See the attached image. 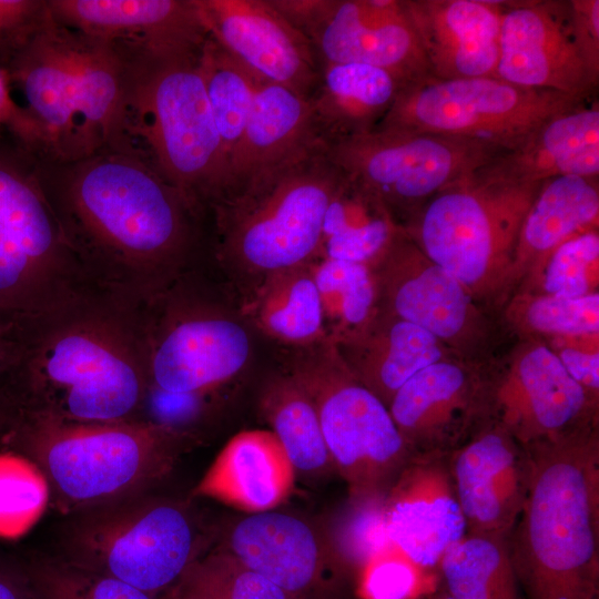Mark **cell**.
I'll list each match as a JSON object with an SVG mask.
<instances>
[{
    "label": "cell",
    "mask_w": 599,
    "mask_h": 599,
    "mask_svg": "<svg viewBox=\"0 0 599 599\" xmlns=\"http://www.w3.org/2000/svg\"><path fill=\"white\" fill-rule=\"evenodd\" d=\"M496 78L577 98L595 93L576 41L569 0L505 1Z\"/></svg>",
    "instance_id": "cell-17"
},
{
    "label": "cell",
    "mask_w": 599,
    "mask_h": 599,
    "mask_svg": "<svg viewBox=\"0 0 599 599\" xmlns=\"http://www.w3.org/2000/svg\"><path fill=\"white\" fill-rule=\"evenodd\" d=\"M70 297L45 278L0 225V314L30 321L61 308Z\"/></svg>",
    "instance_id": "cell-41"
},
{
    "label": "cell",
    "mask_w": 599,
    "mask_h": 599,
    "mask_svg": "<svg viewBox=\"0 0 599 599\" xmlns=\"http://www.w3.org/2000/svg\"><path fill=\"white\" fill-rule=\"evenodd\" d=\"M485 173L520 183L558 176H599V103L591 97L557 113L517 145L495 152L479 166Z\"/></svg>",
    "instance_id": "cell-25"
},
{
    "label": "cell",
    "mask_w": 599,
    "mask_h": 599,
    "mask_svg": "<svg viewBox=\"0 0 599 599\" xmlns=\"http://www.w3.org/2000/svg\"><path fill=\"white\" fill-rule=\"evenodd\" d=\"M199 68L221 140L229 192L260 78L226 52L211 35L201 49Z\"/></svg>",
    "instance_id": "cell-37"
},
{
    "label": "cell",
    "mask_w": 599,
    "mask_h": 599,
    "mask_svg": "<svg viewBox=\"0 0 599 599\" xmlns=\"http://www.w3.org/2000/svg\"><path fill=\"white\" fill-rule=\"evenodd\" d=\"M576 41L589 79L599 81V0H569Z\"/></svg>",
    "instance_id": "cell-47"
},
{
    "label": "cell",
    "mask_w": 599,
    "mask_h": 599,
    "mask_svg": "<svg viewBox=\"0 0 599 599\" xmlns=\"http://www.w3.org/2000/svg\"><path fill=\"white\" fill-rule=\"evenodd\" d=\"M488 419L526 448L599 428V398L537 339H518L487 365Z\"/></svg>",
    "instance_id": "cell-14"
},
{
    "label": "cell",
    "mask_w": 599,
    "mask_h": 599,
    "mask_svg": "<svg viewBox=\"0 0 599 599\" xmlns=\"http://www.w3.org/2000/svg\"><path fill=\"white\" fill-rule=\"evenodd\" d=\"M20 106L11 95V84L7 71L0 68V126L8 128L14 122Z\"/></svg>",
    "instance_id": "cell-50"
},
{
    "label": "cell",
    "mask_w": 599,
    "mask_h": 599,
    "mask_svg": "<svg viewBox=\"0 0 599 599\" xmlns=\"http://www.w3.org/2000/svg\"><path fill=\"white\" fill-rule=\"evenodd\" d=\"M336 348L354 376L387 407L418 370L457 357L425 329L380 307L363 332Z\"/></svg>",
    "instance_id": "cell-29"
},
{
    "label": "cell",
    "mask_w": 599,
    "mask_h": 599,
    "mask_svg": "<svg viewBox=\"0 0 599 599\" xmlns=\"http://www.w3.org/2000/svg\"><path fill=\"white\" fill-rule=\"evenodd\" d=\"M53 599H78L70 590H68L60 581L55 583Z\"/></svg>",
    "instance_id": "cell-53"
},
{
    "label": "cell",
    "mask_w": 599,
    "mask_h": 599,
    "mask_svg": "<svg viewBox=\"0 0 599 599\" xmlns=\"http://www.w3.org/2000/svg\"><path fill=\"white\" fill-rule=\"evenodd\" d=\"M319 144L308 99L260 78L224 197Z\"/></svg>",
    "instance_id": "cell-28"
},
{
    "label": "cell",
    "mask_w": 599,
    "mask_h": 599,
    "mask_svg": "<svg viewBox=\"0 0 599 599\" xmlns=\"http://www.w3.org/2000/svg\"><path fill=\"white\" fill-rule=\"evenodd\" d=\"M191 271L141 304L150 387L204 397L248 365L252 342L243 321Z\"/></svg>",
    "instance_id": "cell-9"
},
{
    "label": "cell",
    "mask_w": 599,
    "mask_h": 599,
    "mask_svg": "<svg viewBox=\"0 0 599 599\" xmlns=\"http://www.w3.org/2000/svg\"><path fill=\"white\" fill-rule=\"evenodd\" d=\"M227 551L282 589L305 599L329 581L341 566L329 541L298 517L285 512L251 514L230 532Z\"/></svg>",
    "instance_id": "cell-24"
},
{
    "label": "cell",
    "mask_w": 599,
    "mask_h": 599,
    "mask_svg": "<svg viewBox=\"0 0 599 599\" xmlns=\"http://www.w3.org/2000/svg\"><path fill=\"white\" fill-rule=\"evenodd\" d=\"M52 19L81 34L159 54L201 51L209 31L197 0H47Z\"/></svg>",
    "instance_id": "cell-21"
},
{
    "label": "cell",
    "mask_w": 599,
    "mask_h": 599,
    "mask_svg": "<svg viewBox=\"0 0 599 599\" xmlns=\"http://www.w3.org/2000/svg\"><path fill=\"white\" fill-rule=\"evenodd\" d=\"M18 414V405L12 396L0 392V429L12 427Z\"/></svg>",
    "instance_id": "cell-51"
},
{
    "label": "cell",
    "mask_w": 599,
    "mask_h": 599,
    "mask_svg": "<svg viewBox=\"0 0 599 599\" xmlns=\"http://www.w3.org/2000/svg\"><path fill=\"white\" fill-rule=\"evenodd\" d=\"M598 177L569 175L544 182L519 230L509 296L536 263L569 237L598 229Z\"/></svg>",
    "instance_id": "cell-31"
},
{
    "label": "cell",
    "mask_w": 599,
    "mask_h": 599,
    "mask_svg": "<svg viewBox=\"0 0 599 599\" xmlns=\"http://www.w3.org/2000/svg\"><path fill=\"white\" fill-rule=\"evenodd\" d=\"M495 152L476 141L384 128L325 145L328 160L375 194L400 226Z\"/></svg>",
    "instance_id": "cell-12"
},
{
    "label": "cell",
    "mask_w": 599,
    "mask_h": 599,
    "mask_svg": "<svg viewBox=\"0 0 599 599\" xmlns=\"http://www.w3.org/2000/svg\"><path fill=\"white\" fill-rule=\"evenodd\" d=\"M343 173L316 145L209 209L213 253L250 288L318 256L329 199Z\"/></svg>",
    "instance_id": "cell-6"
},
{
    "label": "cell",
    "mask_w": 599,
    "mask_h": 599,
    "mask_svg": "<svg viewBox=\"0 0 599 599\" xmlns=\"http://www.w3.org/2000/svg\"><path fill=\"white\" fill-rule=\"evenodd\" d=\"M30 322L0 314V392L13 397L18 393Z\"/></svg>",
    "instance_id": "cell-46"
},
{
    "label": "cell",
    "mask_w": 599,
    "mask_h": 599,
    "mask_svg": "<svg viewBox=\"0 0 599 599\" xmlns=\"http://www.w3.org/2000/svg\"><path fill=\"white\" fill-rule=\"evenodd\" d=\"M530 484L508 536L526 599H599V428L527 448Z\"/></svg>",
    "instance_id": "cell-4"
},
{
    "label": "cell",
    "mask_w": 599,
    "mask_h": 599,
    "mask_svg": "<svg viewBox=\"0 0 599 599\" xmlns=\"http://www.w3.org/2000/svg\"><path fill=\"white\" fill-rule=\"evenodd\" d=\"M500 313L518 339L599 349V292L577 298L517 292Z\"/></svg>",
    "instance_id": "cell-34"
},
{
    "label": "cell",
    "mask_w": 599,
    "mask_h": 599,
    "mask_svg": "<svg viewBox=\"0 0 599 599\" xmlns=\"http://www.w3.org/2000/svg\"><path fill=\"white\" fill-rule=\"evenodd\" d=\"M85 546L106 575L150 596L175 583L194 560L191 524L170 505L115 516L90 531Z\"/></svg>",
    "instance_id": "cell-20"
},
{
    "label": "cell",
    "mask_w": 599,
    "mask_h": 599,
    "mask_svg": "<svg viewBox=\"0 0 599 599\" xmlns=\"http://www.w3.org/2000/svg\"><path fill=\"white\" fill-rule=\"evenodd\" d=\"M541 184L504 180L477 167L436 193L402 229L497 315L510 294L522 220Z\"/></svg>",
    "instance_id": "cell-7"
},
{
    "label": "cell",
    "mask_w": 599,
    "mask_h": 599,
    "mask_svg": "<svg viewBox=\"0 0 599 599\" xmlns=\"http://www.w3.org/2000/svg\"><path fill=\"white\" fill-rule=\"evenodd\" d=\"M427 599H455V598L449 596L447 592L441 591L439 593H432L430 597Z\"/></svg>",
    "instance_id": "cell-54"
},
{
    "label": "cell",
    "mask_w": 599,
    "mask_h": 599,
    "mask_svg": "<svg viewBox=\"0 0 599 599\" xmlns=\"http://www.w3.org/2000/svg\"><path fill=\"white\" fill-rule=\"evenodd\" d=\"M598 284L599 233L593 229L549 252L525 274L514 293L577 298L598 293Z\"/></svg>",
    "instance_id": "cell-39"
},
{
    "label": "cell",
    "mask_w": 599,
    "mask_h": 599,
    "mask_svg": "<svg viewBox=\"0 0 599 599\" xmlns=\"http://www.w3.org/2000/svg\"><path fill=\"white\" fill-rule=\"evenodd\" d=\"M432 77L496 78L505 1L402 0Z\"/></svg>",
    "instance_id": "cell-23"
},
{
    "label": "cell",
    "mask_w": 599,
    "mask_h": 599,
    "mask_svg": "<svg viewBox=\"0 0 599 599\" xmlns=\"http://www.w3.org/2000/svg\"><path fill=\"white\" fill-rule=\"evenodd\" d=\"M0 225L61 292L70 297L98 292L83 274L20 153L16 160L0 158Z\"/></svg>",
    "instance_id": "cell-26"
},
{
    "label": "cell",
    "mask_w": 599,
    "mask_h": 599,
    "mask_svg": "<svg viewBox=\"0 0 599 599\" xmlns=\"http://www.w3.org/2000/svg\"><path fill=\"white\" fill-rule=\"evenodd\" d=\"M586 99L498 78L427 77L404 85L375 128L458 138L502 151Z\"/></svg>",
    "instance_id": "cell-11"
},
{
    "label": "cell",
    "mask_w": 599,
    "mask_h": 599,
    "mask_svg": "<svg viewBox=\"0 0 599 599\" xmlns=\"http://www.w3.org/2000/svg\"><path fill=\"white\" fill-rule=\"evenodd\" d=\"M402 88L392 73L380 68L321 64L318 84L308 99L319 139L326 145L373 130Z\"/></svg>",
    "instance_id": "cell-30"
},
{
    "label": "cell",
    "mask_w": 599,
    "mask_h": 599,
    "mask_svg": "<svg viewBox=\"0 0 599 599\" xmlns=\"http://www.w3.org/2000/svg\"><path fill=\"white\" fill-rule=\"evenodd\" d=\"M295 471L271 429L242 430L216 455L194 495L251 514L270 511L291 496Z\"/></svg>",
    "instance_id": "cell-27"
},
{
    "label": "cell",
    "mask_w": 599,
    "mask_h": 599,
    "mask_svg": "<svg viewBox=\"0 0 599 599\" xmlns=\"http://www.w3.org/2000/svg\"><path fill=\"white\" fill-rule=\"evenodd\" d=\"M242 315L263 335L295 349L327 341L311 264L263 278L250 288Z\"/></svg>",
    "instance_id": "cell-32"
},
{
    "label": "cell",
    "mask_w": 599,
    "mask_h": 599,
    "mask_svg": "<svg viewBox=\"0 0 599 599\" xmlns=\"http://www.w3.org/2000/svg\"><path fill=\"white\" fill-rule=\"evenodd\" d=\"M48 501L49 483L39 465L13 451L0 453V538L27 534Z\"/></svg>",
    "instance_id": "cell-42"
},
{
    "label": "cell",
    "mask_w": 599,
    "mask_h": 599,
    "mask_svg": "<svg viewBox=\"0 0 599 599\" xmlns=\"http://www.w3.org/2000/svg\"><path fill=\"white\" fill-rule=\"evenodd\" d=\"M296 351L287 373L311 397L349 497L386 494L414 457L388 407L354 376L334 344Z\"/></svg>",
    "instance_id": "cell-10"
},
{
    "label": "cell",
    "mask_w": 599,
    "mask_h": 599,
    "mask_svg": "<svg viewBox=\"0 0 599 599\" xmlns=\"http://www.w3.org/2000/svg\"><path fill=\"white\" fill-rule=\"evenodd\" d=\"M114 48L122 92L109 149L131 154L209 209L227 192V171L197 53L159 54Z\"/></svg>",
    "instance_id": "cell-5"
},
{
    "label": "cell",
    "mask_w": 599,
    "mask_h": 599,
    "mask_svg": "<svg viewBox=\"0 0 599 599\" xmlns=\"http://www.w3.org/2000/svg\"><path fill=\"white\" fill-rule=\"evenodd\" d=\"M4 70L26 101L9 128L23 156L69 162L110 148L123 73L111 43L68 29L50 14Z\"/></svg>",
    "instance_id": "cell-3"
},
{
    "label": "cell",
    "mask_w": 599,
    "mask_h": 599,
    "mask_svg": "<svg viewBox=\"0 0 599 599\" xmlns=\"http://www.w3.org/2000/svg\"><path fill=\"white\" fill-rule=\"evenodd\" d=\"M172 599H290L230 551L194 559L176 580Z\"/></svg>",
    "instance_id": "cell-40"
},
{
    "label": "cell",
    "mask_w": 599,
    "mask_h": 599,
    "mask_svg": "<svg viewBox=\"0 0 599 599\" xmlns=\"http://www.w3.org/2000/svg\"><path fill=\"white\" fill-rule=\"evenodd\" d=\"M388 410L413 456H446L487 419V365L445 358L418 370Z\"/></svg>",
    "instance_id": "cell-16"
},
{
    "label": "cell",
    "mask_w": 599,
    "mask_h": 599,
    "mask_svg": "<svg viewBox=\"0 0 599 599\" xmlns=\"http://www.w3.org/2000/svg\"><path fill=\"white\" fill-rule=\"evenodd\" d=\"M385 514L389 541L418 567L437 569L467 532L448 455L414 456L388 488Z\"/></svg>",
    "instance_id": "cell-22"
},
{
    "label": "cell",
    "mask_w": 599,
    "mask_h": 599,
    "mask_svg": "<svg viewBox=\"0 0 599 599\" xmlns=\"http://www.w3.org/2000/svg\"><path fill=\"white\" fill-rule=\"evenodd\" d=\"M385 496L349 497L329 541L342 567L359 572L390 542L386 529Z\"/></svg>",
    "instance_id": "cell-43"
},
{
    "label": "cell",
    "mask_w": 599,
    "mask_h": 599,
    "mask_svg": "<svg viewBox=\"0 0 599 599\" xmlns=\"http://www.w3.org/2000/svg\"><path fill=\"white\" fill-rule=\"evenodd\" d=\"M67 499L87 502L134 487L164 469L174 428L149 419L83 422L20 409L10 429Z\"/></svg>",
    "instance_id": "cell-8"
},
{
    "label": "cell",
    "mask_w": 599,
    "mask_h": 599,
    "mask_svg": "<svg viewBox=\"0 0 599 599\" xmlns=\"http://www.w3.org/2000/svg\"><path fill=\"white\" fill-rule=\"evenodd\" d=\"M373 268L382 309L425 329L464 361L488 365L497 357L501 337L497 315L403 229Z\"/></svg>",
    "instance_id": "cell-13"
},
{
    "label": "cell",
    "mask_w": 599,
    "mask_h": 599,
    "mask_svg": "<svg viewBox=\"0 0 599 599\" xmlns=\"http://www.w3.org/2000/svg\"><path fill=\"white\" fill-rule=\"evenodd\" d=\"M60 582L78 599H152L149 593L109 575L72 577Z\"/></svg>",
    "instance_id": "cell-48"
},
{
    "label": "cell",
    "mask_w": 599,
    "mask_h": 599,
    "mask_svg": "<svg viewBox=\"0 0 599 599\" xmlns=\"http://www.w3.org/2000/svg\"><path fill=\"white\" fill-rule=\"evenodd\" d=\"M448 465L467 531L509 535L530 484L529 450L487 419L448 455Z\"/></svg>",
    "instance_id": "cell-19"
},
{
    "label": "cell",
    "mask_w": 599,
    "mask_h": 599,
    "mask_svg": "<svg viewBox=\"0 0 599 599\" xmlns=\"http://www.w3.org/2000/svg\"><path fill=\"white\" fill-rule=\"evenodd\" d=\"M150 387L141 304L95 292L32 321L22 409L67 419H138Z\"/></svg>",
    "instance_id": "cell-2"
},
{
    "label": "cell",
    "mask_w": 599,
    "mask_h": 599,
    "mask_svg": "<svg viewBox=\"0 0 599 599\" xmlns=\"http://www.w3.org/2000/svg\"><path fill=\"white\" fill-rule=\"evenodd\" d=\"M327 342L341 345L363 332L379 312L372 266L326 257L311 263Z\"/></svg>",
    "instance_id": "cell-38"
},
{
    "label": "cell",
    "mask_w": 599,
    "mask_h": 599,
    "mask_svg": "<svg viewBox=\"0 0 599 599\" xmlns=\"http://www.w3.org/2000/svg\"><path fill=\"white\" fill-rule=\"evenodd\" d=\"M321 64L384 69L402 85L432 77L402 0H271Z\"/></svg>",
    "instance_id": "cell-15"
},
{
    "label": "cell",
    "mask_w": 599,
    "mask_h": 599,
    "mask_svg": "<svg viewBox=\"0 0 599 599\" xmlns=\"http://www.w3.org/2000/svg\"><path fill=\"white\" fill-rule=\"evenodd\" d=\"M24 159L94 290L143 304L195 270L207 212L140 159Z\"/></svg>",
    "instance_id": "cell-1"
},
{
    "label": "cell",
    "mask_w": 599,
    "mask_h": 599,
    "mask_svg": "<svg viewBox=\"0 0 599 599\" xmlns=\"http://www.w3.org/2000/svg\"><path fill=\"white\" fill-rule=\"evenodd\" d=\"M508 536L467 531L437 565L444 591L455 599H520Z\"/></svg>",
    "instance_id": "cell-36"
},
{
    "label": "cell",
    "mask_w": 599,
    "mask_h": 599,
    "mask_svg": "<svg viewBox=\"0 0 599 599\" xmlns=\"http://www.w3.org/2000/svg\"><path fill=\"white\" fill-rule=\"evenodd\" d=\"M0 599H24L19 586L2 571H0Z\"/></svg>",
    "instance_id": "cell-52"
},
{
    "label": "cell",
    "mask_w": 599,
    "mask_h": 599,
    "mask_svg": "<svg viewBox=\"0 0 599 599\" xmlns=\"http://www.w3.org/2000/svg\"><path fill=\"white\" fill-rule=\"evenodd\" d=\"M209 34L254 75L309 99L321 75L307 38L271 0H197Z\"/></svg>",
    "instance_id": "cell-18"
},
{
    "label": "cell",
    "mask_w": 599,
    "mask_h": 599,
    "mask_svg": "<svg viewBox=\"0 0 599 599\" xmlns=\"http://www.w3.org/2000/svg\"><path fill=\"white\" fill-rule=\"evenodd\" d=\"M363 599H418L432 595L435 578L389 542L358 572Z\"/></svg>",
    "instance_id": "cell-44"
},
{
    "label": "cell",
    "mask_w": 599,
    "mask_h": 599,
    "mask_svg": "<svg viewBox=\"0 0 599 599\" xmlns=\"http://www.w3.org/2000/svg\"><path fill=\"white\" fill-rule=\"evenodd\" d=\"M550 348L570 377L591 396L599 398V349L570 345Z\"/></svg>",
    "instance_id": "cell-49"
},
{
    "label": "cell",
    "mask_w": 599,
    "mask_h": 599,
    "mask_svg": "<svg viewBox=\"0 0 599 599\" xmlns=\"http://www.w3.org/2000/svg\"><path fill=\"white\" fill-rule=\"evenodd\" d=\"M258 408L295 470L321 475L334 469L315 406L292 375L271 376L261 389Z\"/></svg>",
    "instance_id": "cell-35"
},
{
    "label": "cell",
    "mask_w": 599,
    "mask_h": 599,
    "mask_svg": "<svg viewBox=\"0 0 599 599\" xmlns=\"http://www.w3.org/2000/svg\"><path fill=\"white\" fill-rule=\"evenodd\" d=\"M400 231L386 205L343 173L324 215L317 258L374 267Z\"/></svg>",
    "instance_id": "cell-33"
},
{
    "label": "cell",
    "mask_w": 599,
    "mask_h": 599,
    "mask_svg": "<svg viewBox=\"0 0 599 599\" xmlns=\"http://www.w3.org/2000/svg\"><path fill=\"white\" fill-rule=\"evenodd\" d=\"M49 17L47 0H0V68L6 69Z\"/></svg>",
    "instance_id": "cell-45"
}]
</instances>
